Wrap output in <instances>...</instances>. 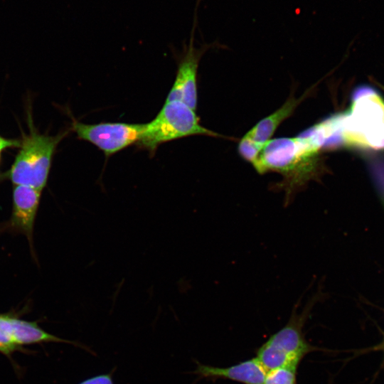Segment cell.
I'll use <instances>...</instances> for the list:
<instances>
[{
	"instance_id": "6da1fadb",
	"label": "cell",
	"mask_w": 384,
	"mask_h": 384,
	"mask_svg": "<svg viewBox=\"0 0 384 384\" xmlns=\"http://www.w3.org/2000/svg\"><path fill=\"white\" fill-rule=\"evenodd\" d=\"M319 148V144L307 138L270 139L252 166L260 174L274 171L282 176V180L272 186V189L284 193V204L287 206L309 181H319L321 176Z\"/></svg>"
},
{
	"instance_id": "7a4b0ae2",
	"label": "cell",
	"mask_w": 384,
	"mask_h": 384,
	"mask_svg": "<svg viewBox=\"0 0 384 384\" xmlns=\"http://www.w3.org/2000/svg\"><path fill=\"white\" fill-rule=\"evenodd\" d=\"M323 297L318 288L301 312L297 310L299 300L288 322L257 349L256 358L267 371L281 367L297 369L303 358L316 349L305 338L303 329L313 307Z\"/></svg>"
},
{
	"instance_id": "3957f363",
	"label": "cell",
	"mask_w": 384,
	"mask_h": 384,
	"mask_svg": "<svg viewBox=\"0 0 384 384\" xmlns=\"http://www.w3.org/2000/svg\"><path fill=\"white\" fill-rule=\"evenodd\" d=\"M28 124L29 131L22 134L19 151L8 176L16 186H29L41 191L46 184L57 146L70 131L54 136L41 134L28 112Z\"/></svg>"
},
{
	"instance_id": "277c9868",
	"label": "cell",
	"mask_w": 384,
	"mask_h": 384,
	"mask_svg": "<svg viewBox=\"0 0 384 384\" xmlns=\"http://www.w3.org/2000/svg\"><path fill=\"white\" fill-rule=\"evenodd\" d=\"M343 139L349 144L384 149V100L366 85L356 90L350 112L343 117Z\"/></svg>"
},
{
	"instance_id": "5b68a950",
	"label": "cell",
	"mask_w": 384,
	"mask_h": 384,
	"mask_svg": "<svg viewBox=\"0 0 384 384\" xmlns=\"http://www.w3.org/2000/svg\"><path fill=\"white\" fill-rule=\"evenodd\" d=\"M193 135L222 137L203 127L196 111L183 102L166 101L154 119L145 124L137 144L154 155L163 143Z\"/></svg>"
},
{
	"instance_id": "8992f818",
	"label": "cell",
	"mask_w": 384,
	"mask_h": 384,
	"mask_svg": "<svg viewBox=\"0 0 384 384\" xmlns=\"http://www.w3.org/2000/svg\"><path fill=\"white\" fill-rule=\"evenodd\" d=\"M71 129L78 138L88 142L110 156L122 149L137 144L145 127V124L124 122H102L95 124L82 123L73 117Z\"/></svg>"
},
{
	"instance_id": "52a82bcc",
	"label": "cell",
	"mask_w": 384,
	"mask_h": 384,
	"mask_svg": "<svg viewBox=\"0 0 384 384\" xmlns=\"http://www.w3.org/2000/svg\"><path fill=\"white\" fill-rule=\"evenodd\" d=\"M201 0H197L193 18L189 43L184 49L178 63L176 76L166 101H180L193 110L197 107V73L203 54L211 45L204 44L201 48L194 46V35L198 23V7Z\"/></svg>"
},
{
	"instance_id": "ba28073f",
	"label": "cell",
	"mask_w": 384,
	"mask_h": 384,
	"mask_svg": "<svg viewBox=\"0 0 384 384\" xmlns=\"http://www.w3.org/2000/svg\"><path fill=\"white\" fill-rule=\"evenodd\" d=\"M0 336L6 343L17 348L22 345L41 342H65L87 349L75 341L65 340L45 331L36 322L7 315H0Z\"/></svg>"
},
{
	"instance_id": "9c48e42d",
	"label": "cell",
	"mask_w": 384,
	"mask_h": 384,
	"mask_svg": "<svg viewBox=\"0 0 384 384\" xmlns=\"http://www.w3.org/2000/svg\"><path fill=\"white\" fill-rule=\"evenodd\" d=\"M196 363L197 367L193 373L200 378L225 379L242 384H263L267 373L256 357L223 368Z\"/></svg>"
},
{
	"instance_id": "30bf717a",
	"label": "cell",
	"mask_w": 384,
	"mask_h": 384,
	"mask_svg": "<svg viewBox=\"0 0 384 384\" xmlns=\"http://www.w3.org/2000/svg\"><path fill=\"white\" fill-rule=\"evenodd\" d=\"M41 191L32 187L16 186L13 193L11 223L31 236L39 203Z\"/></svg>"
},
{
	"instance_id": "8fae6325",
	"label": "cell",
	"mask_w": 384,
	"mask_h": 384,
	"mask_svg": "<svg viewBox=\"0 0 384 384\" xmlns=\"http://www.w3.org/2000/svg\"><path fill=\"white\" fill-rule=\"evenodd\" d=\"M303 98L304 97L295 98L291 96L282 107L259 121L245 136L265 144L270 140L279 125L292 115Z\"/></svg>"
},
{
	"instance_id": "7c38bea8",
	"label": "cell",
	"mask_w": 384,
	"mask_h": 384,
	"mask_svg": "<svg viewBox=\"0 0 384 384\" xmlns=\"http://www.w3.org/2000/svg\"><path fill=\"white\" fill-rule=\"evenodd\" d=\"M297 370L281 367L267 371L263 384H298Z\"/></svg>"
},
{
	"instance_id": "4fadbf2b",
	"label": "cell",
	"mask_w": 384,
	"mask_h": 384,
	"mask_svg": "<svg viewBox=\"0 0 384 384\" xmlns=\"http://www.w3.org/2000/svg\"><path fill=\"white\" fill-rule=\"evenodd\" d=\"M264 145L244 135L239 142L238 152L244 159L253 165Z\"/></svg>"
},
{
	"instance_id": "5bb4252c",
	"label": "cell",
	"mask_w": 384,
	"mask_h": 384,
	"mask_svg": "<svg viewBox=\"0 0 384 384\" xmlns=\"http://www.w3.org/2000/svg\"><path fill=\"white\" fill-rule=\"evenodd\" d=\"M78 384H114L112 373L102 374L89 378Z\"/></svg>"
},
{
	"instance_id": "9a60e30c",
	"label": "cell",
	"mask_w": 384,
	"mask_h": 384,
	"mask_svg": "<svg viewBox=\"0 0 384 384\" xmlns=\"http://www.w3.org/2000/svg\"><path fill=\"white\" fill-rule=\"evenodd\" d=\"M20 140L6 139L0 136V159L2 151L8 148L19 147Z\"/></svg>"
}]
</instances>
